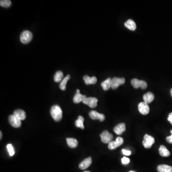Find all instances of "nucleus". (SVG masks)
I'll return each instance as SVG.
<instances>
[{
	"label": "nucleus",
	"instance_id": "nucleus-1",
	"mask_svg": "<svg viewBox=\"0 0 172 172\" xmlns=\"http://www.w3.org/2000/svg\"><path fill=\"white\" fill-rule=\"evenodd\" d=\"M50 114L55 121H60L62 118V111L59 105H54L51 107Z\"/></svg>",
	"mask_w": 172,
	"mask_h": 172
},
{
	"label": "nucleus",
	"instance_id": "nucleus-2",
	"mask_svg": "<svg viewBox=\"0 0 172 172\" xmlns=\"http://www.w3.org/2000/svg\"><path fill=\"white\" fill-rule=\"evenodd\" d=\"M33 38V34L30 31L26 30L23 31L20 35V41L23 44H27L30 42Z\"/></svg>",
	"mask_w": 172,
	"mask_h": 172
},
{
	"label": "nucleus",
	"instance_id": "nucleus-3",
	"mask_svg": "<svg viewBox=\"0 0 172 172\" xmlns=\"http://www.w3.org/2000/svg\"><path fill=\"white\" fill-rule=\"evenodd\" d=\"M131 84L134 88H141V89H145L147 87L146 82L144 80H139L137 79H133L131 80Z\"/></svg>",
	"mask_w": 172,
	"mask_h": 172
},
{
	"label": "nucleus",
	"instance_id": "nucleus-4",
	"mask_svg": "<svg viewBox=\"0 0 172 172\" xmlns=\"http://www.w3.org/2000/svg\"><path fill=\"white\" fill-rule=\"evenodd\" d=\"M143 138L142 145L145 148H150L155 142L154 138L151 135H148L147 134H145Z\"/></svg>",
	"mask_w": 172,
	"mask_h": 172
},
{
	"label": "nucleus",
	"instance_id": "nucleus-5",
	"mask_svg": "<svg viewBox=\"0 0 172 172\" xmlns=\"http://www.w3.org/2000/svg\"><path fill=\"white\" fill-rule=\"evenodd\" d=\"M102 142L104 143H109L113 141V136L108 131H104L100 134Z\"/></svg>",
	"mask_w": 172,
	"mask_h": 172
},
{
	"label": "nucleus",
	"instance_id": "nucleus-6",
	"mask_svg": "<svg viewBox=\"0 0 172 172\" xmlns=\"http://www.w3.org/2000/svg\"><path fill=\"white\" fill-rule=\"evenodd\" d=\"M124 142L123 138L121 137H118L116 138L115 141H111L108 145V148L109 150H114L118 147L122 145Z\"/></svg>",
	"mask_w": 172,
	"mask_h": 172
},
{
	"label": "nucleus",
	"instance_id": "nucleus-7",
	"mask_svg": "<svg viewBox=\"0 0 172 172\" xmlns=\"http://www.w3.org/2000/svg\"><path fill=\"white\" fill-rule=\"evenodd\" d=\"M98 101V100L97 98L94 97H86L83 100L82 102L84 104L88 105L91 108H94L97 107Z\"/></svg>",
	"mask_w": 172,
	"mask_h": 172
},
{
	"label": "nucleus",
	"instance_id": "nucleus-8",
	"mask_svg": "<svg viewBox=\"0 0 172 172\" xmlns=\"http://www.w3.org/2000/svg\"><path fill=\"white\" fill-rule=\"evenodd\" d=\"M125 82V80L123 78H120L114 77L112 80L111 88L113 89H115L119 87L120 85H123Z\"/></svg>",
	"mask_w": 172,
	"mask_h": 172
},
{
	"label": "nucleus",
	"instance_id": "nucleus-9",
	"mask_svg": "<svg viewBox=\"0 0 172 172\" xmlns=\"http://www.w3.org/2000/svg\"><path fill=\"white\" fill-rule=\"evenodd\" d=\"M9 122L12 126L14 128H19L21 125V121L14 114L10 115L9 117Z\"/></svg>",
	"mask_w": 172,
	"mask_h": 172
},
{
	"label": "nucleus",
	"instance_id": "nucleus-10",
	"mask_svg": "<svg viewBox=\"0 0 172 172\" xmlns=\"http://www.w3.org/2000/svg\"><path fill=\"white\" fill-rule=\"evenodd\" d=\"M138 109L142 115H147L150 112V108L148 104L145 102H140L138 105Z\"/></svg>",
	"mask_w": 172,
	"mask_h": 172
},
{
	"label": "nucleus",
	"instance_id": "nucleus-11",
	"mask_svg": "<svg viewBox=\"0 0 172 172\" xmlns=\"http://www.w3.org/2000/svg\"><path fill=\"white\" fill-rule=\"evenodd\" d=\"M89 116L93 120H99L100 121H103L105 119V116L104 114L100 113L95 111L89 112Z\"/></svg>",
	"mask_w": 172,
	"mask_h": 172
},
{
	"label": "nucleus",
	"instance_id": "nucleus-12",
	"mask_svg": "<svg viewBox=\"0 0 172 172\" xmlns=\"http://www.w3.org/2000/svg\"><path fill=\"white\" fill-rule=\"evenodd\" d=\"M126 130L125 124L124 123H119L115 127L113 131L115 133L118 135H121V134L125 132Z\"/></svg>",
	"mask_w": 172,
	"mask_h": 172
},
{
	"label": "nucleus",
	"instance_id": "nucleus-13",
	"mask_svg": "<svg viewBox=\"0 0 172 172\" xmlns=\"http://www.w3.org/2000/svg\"><path fill=\"white\" fill-rule=\"evenodd\" d=\"M92 162V158L90 157H88L80 162V164L79 165V168L81 170H85L91 165Z\"/></svg>",
	"mask_w": 172,
	"mask_h": 172
},
{
	"label": "nucleus",
	"instance_id": "nucleus-14",
	"mask_svg": "<svg viewBox=\"0 0 172 172\" xmlns=\"http://www.w3.org/2000/svg\"><path fill=\"white\" fill-rule=\"evenodd\" d=\"M154 96L153 93L151 92H148L147 93L144 94L143 96V99L144 102L147 104L151 103L154 100Z\"/></svg>",
	"mask_w": 172,
	"mask_h": 172
},
{
	"label": "nucleus",
	"instance_id": "nucleus-15",
	"mask_svg": "<svg viewBox=\"0 0 172 172\" xmlns=\"http://www.w3.org/2000/svg\"><path fill=\"white\" fill-rule=\"evenodd\" d=\"M14 115L21 121L24 120L26 118V114L22 109H17L14 112Z\"/></svg>",
	"mask_w": 172,
	"mask_h": 172
},
{
	"label": "nucleus",
	"instance_id": "nucleus-16",
	"mask_svg": "<svg viewBox=\"0 0 172 172\" xmlns=\"http://www.w3.org/2000/svg\"><path fill=\"white\" fill-rule=\"evenodd\" d=\"M83 80L85 81V84L87 85H89V84H95L96 83L97 81V78L95 76H92V77H90L88 75L84 76L83 77Z\"/></svg>",
	"mask_w": 172,
	"mask_h": 172
},
{
	"label": "nucleus",
	"instance_id": "nucleus-17",
	"mask_svg": "<svg viewBox=\"0 0 172 172\" xmlns=\"http://www.w3.org/2000/svg\"><path fill=\"white\" fill-rule=\"evenodd\" d=\"M159 172H172V166L166 165H160L157 166Z\"/></svg>",
	"mask_w": 172,
	"mask_h": 172
},
{
	"label": "nucleus",
	"instance_id": "nucleus-18",
	"mask_svg": "<svg viewBox=\"0 0 172 172\" xmlns=\"http://www.w3.org/2000/svg\"><path fill=\"white\" fill-rule=\"evenodd\" d=\"M112 80L111 78H108L107 80L101 82V86L104 90H108L111 88L112 86Z\"/></svg>",
	"mask_w": 172,
	"mask_h": 172
},
{
	"label": "nucleus",
	"instance_id": "nucleus-19",
	"mask_svg": "<svg viewBox=\"0 0 172 172\" xmlns=\"http://www.w3.org/2000/svg\"><path fill=\"white\" fill-rule=\"evenodd\" d=\"M124 26L132 31H134L136 29V23L132 19H129L124 23Z\"/></svg>",
	"mask_w": 172,
	"mask_h": 172
},
{
	"label": "nucleus",
	"instance_id": "nucleus-20",
	"mask_svg": "<svg viewBox=\"0 0 172 172\" xmlns=\"http://www.w3.org/2000/svg\"><path fill=\"white\" fill-rule=\"evenodd\" d=\"M159 152L161 156L162 157H168L170 156V153L166 146L164 145H161L159 148Z\"/></svg>",
	"mask_w": 172,
	"mask_h": 172
},
{
	"label": "nucleus",
	"instance_id": "nucleus-21",
	"mask_svg": "<svg viewBox=\"0 0 172 172\" xmlns=\"http://www.w3.org/2000/svg\"><path fill=\"white\" fill-rule=\"evenodd\" d=\"M66 140H67V144H68L69 147L74 148L78 146V141L74 139V138H67Z\"/></svg>",
	"mask_w": 172,
	"mask_h": 172
},
{
	"label": "nucleus",
	"instance_id": "nucleus-22",
	"mask_svg": "<svg viewBox=\"0 0 172 172\" xmlns=\"http://www.w3.org/2000/svg\"><path fill=\"white\" fill-rule=\"evenodd\" d=\"M86 96L82 95L81 94L76 93L73 98V101L75 103H79L83 101V100L86 98Z\"/></svg>",
	"mask_w": 172,
	"mask_h": 172
},
{
	"label": "nucleus",
	"instance_id": "nucleus-23",
	"mask_svg": "<svg viewBox=\"0 0 172 172\" xmlns=\"http://www.w3.org/2000/svg\"><path fill=\"white\" fill-rule=\"evenodd\" d=\"M84 119L82 116H79L78 117V119L76 121L75 125L77 127L80 128L82 129H84V126L83 124L84 122Z\"/></svg>",
	"mask_w": 172,
	"mask_h": 172
},
{
	"label": "nucleus",
	"instance_id": "nucleus-24",
	"mask_svg": "<svg viewBox=\"0 0 172 172\" xmlns=\"http://www.w3.org/2000/svg\"><path fill=\"white\" fill-rule=\"evenodd\" d=\"M63 73L61 71H58L55 73L54 77V80L56 82H59L63 79Z\"/></svg>",
	"mask_w": 172,
	"mask_h": 172
},
{
	"label": "nucleus",
	"instance_id": "nucleus-25",
	"mask_svg": "<svg viewBox=\"0 0 172 172\" xmlns=\"http://www.w3.org/2000/svg\"><path fill=\"white\" fill-rule=\"evenodd\" d=\"M70 79V75H68L66 76L65 78H64V80H62L61 83L60 84L59 87L61 90H65L66 88V84H67V82Z\"/></svg>",
	"mask_w": 172,
	"mask_h": 172
},
{
	"label": "nucleus",
	"instance_id": "nucleus-26",
	"mask_svg": "<svg viewBox=\"0 0 172 172\" xmlns=\"http://www.w3.org/2000/svg\"><path fill=\"white\" fill-rule=\"evenodd\" d=\"M11 4L12 2L10 0H1L0 1V6L3 7H9L11 6Z\"/></svg>",
	"mask_w": 172,
	"mask_h": 172
},
{
	"label": "nucleus",
	"instance_id": "nucleus-27",
	"mask_svg": "<svg viewBox=\"0 0 172 172\" xmlns=\"http://www.w3.org/2000/svg\"><path fill=\"white\" fill-rule=\"evenodd\" d=\"M7 149L8 151L9 154L10 156H13L14 154V147L11 144H8L7 145Z\"/></svg>",
	"mask_w": 172,
	"mask_h": 172
},
{
	"label": "nucleus",
	"instance_id": "nucleus-28",
	"mask_svg": "<svg viewBox=\"0 0 172 172\" xmlns=\"http://www.w3.org/2000/svg\"><path fill=\"white\" fill-rule=\"evenodd\" d=\"M130 159L126 157H123L122 159H121V162H122V164L123 165H127L130 162Z\"/></svg>",
	"mask_w": 172,
	"mask_h": 172
},
{
	"label": "nucleus",
	"instance_id": "nucleus-29",
	"mask_svg": "<svg viewBox=\"0 0 172 172\" xmlns=\"http://www.w3.org/2000/svg\"><path fill=\"white\" fill-rule=\"evenodd\" d=\"M170 133H171V135L166 138V141L168 143L172 144V130L170 131Z\"/></svg>",
	"mask_w": 172,
	"mask_h": 172
},
{
	"label": "nucleus",
	"instance_id": "nucleus-30",
	"mask_svg": "<svg viewBox=\"0 0 172 172\" xmlns=\"http://www.w3.org/2000/svg\"><path fill=\"white\" fill-rule=\"evenodd\" d=\"M122 152L124 155H127V156H129L131 154V151L125 150V149H122Z\"/></svg>",
	"mask_w": 172,
	"mask_h": 172
},
{
	"label": "nucleus",
	"instance_id": "nucleus-31",
	"mask_svg": "<svg viewBox=\"0 0 172 172\" xmlns=\"http://www.w3.org/2000/svg\"><path fill=\"white\" fill-rule=\"evenodd\" d=\"M167 120H168V121L170 122L171 124L172 125V113H170L168 115V117L167 118Z\"/></svg>",
	"mask_w": 172,
	"mask_h": 172
},
{
	"label": "nucleus",
	"instance_id": "nucleus-32",
	"mask_svg": "<svg viewBox=\"0 0 172 172\" xmlns=\"http://www.w3.org/2000/svg\"><path fill=\"white\" fill-rule=\"evenodd\" d=\"M76 93H80V89H76Z\"/></svg>",
	"mask_w": 172,
	"mask_h": 172
},
{
	"label": "nucleus",
	"instance_id": "nucleus-33",
	"mask_svg": "<svg viewBox=\"0 0 172 172\" xmlns=\"http://www.w3.org/2000/svg\"><path fill=\"white\" fill-rule=\"evenodd\" d=\"M170 93H171V96L172 97V88H171V90H170Z\"/></svg>",
	"mask_w": 172,
	"mask_h": 172
},
{
	"label": "nucleus",
	"instance_id": "nucleus-34",
	"mask_svg": "<svg viewBox=\"0 0 172 172\" xmlns=\"http://www.w3.org/2000/svg\"><path fill=\"white\" fill-rule=\"evenodd\" d=\"M0 133H1V139H2V132H0Z\"/></svg>",
	"mask_w": 172,
	"mask_h": 172
},
{
	"label": "nucleus",
	"instance_id": "nucleus-35",
	"mask_svg": "<svg viewBox=\"0 0 172 172\" xmlns=\"http://www.w3.org/2000/svg\"><path fill=\"white\" fill-rule=\"evenodd\" d=\"M129 172H135V171H130Z\"/></svg>",
	"mask_w": 172,
	"mask_h": 172
},
{
	"label": "nucleus",
	"instance_id": "nucleus-36",
	"mask_svg": "<svg viewBox=\"0 0 172 172\" xmlns=\"http://www.w3.org/2000/svg\"><path fill=\"white\" fill-rule=\"evenodd\" d=\"M89 172V171H84V172Z\"/></svg>",
	"mask_w": 172,
	"mask_h": 172
}]
</instances>
